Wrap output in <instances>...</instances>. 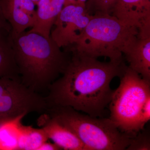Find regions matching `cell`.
Here are the masks:
<instances>
[{
	"label": "cell",
	"instance_id": "cell-1",
	"mask_svg": "<svg viewBox=\"0 0 150 150\" xmlns=\"http://www.w3.org/2000/svg\"><path fill=\"white\" fill-rule=\"evenodd\" d=\"M64 72L49 86L46 98L49 108L69 106L90 116L103 118L114 90L111 81L123 72L121 62H102L71 51Z\"/></svg>",
	"mask_w": 150,
	"mask_h": 150
},
{
	"label": "cell",
	"instance_id": "cell-2",
	"mask_svg": "<svg viewBox=\"0 0 150 150\" xmlns=\"http://www.w3.org/2000/svg\"><path fill=\"white\" fill-rule=\"evenodd\" d=\"M11 39L21 82L38 93H48L67 68L70 52L62 51L51 37L30 30L11 32Z\"/></svg>",
	"mask_w": 150,
	"mask_h": 150
},
{
	"label": "cell",
	"instance_id": "cell-3",
	"mask_svg": "<svg viewBox=\"0 0 150 150\" xmlns=\"http://www.w3.org/2000/svg\"><path fill=\"white\" fill-rule=\"evenodd\" d=\"M139 35L137 28L126 25L112 15L95 14L80 37L66 51L95 59L105 57L112 62H121L124 61V46Z\"/></svg>",
	"mask_w": 150,
	"mask_h": 150
},
{
	"label": "cell",
	"instance_id": "cell-4",
	"mask_svg": "<svg viewBox=\"0 0 150 150\" xmlns=\"http://www.w3.org/2000/svg\"><path fill=\"white\" fill-rule=\"evenodd\" d=\"M46 112L71 129L88 150H126L133 137L109 118L91 117L69 106H51Z\"/></svg>",
	"mask_w": 150,
	"mask_h": 150
},
{
	"label": "cell",
	"instance_id": "cell-5",
	"mask_svg": "<svg viewBox=\"0 0 150 150\" xmlns=\"http://www.w3.org/2000/svg\"><path fill=\"white\" fill-rule=\"evenodd\" d=\"M119 86L114 90L109 103V118L123 133L134 137L139 132V118L150 98V81L125 65L119 76Z\"/></svg>",
	"mask_w": 150,
	"mask_h": 150
},
{
	"label": "cell",
	"instance_id": "cell-6",
	"mask_svg": "<svg viewBox=\"0 0 150 150\" xmlns=\"http://www.w3.org/2000/svg\"><path fill=\"white\" fill-rule=\"evenodd\" d=\"M46 96L33 91L21 81L0 78V122L33 112H46Z\"/></svg>",
	"mask_w": 150,
	"mask_h": 150
},
{
	"label": "cell",
	"instance_id": "cell-7",
	"mask_svg": "<svg viewBox=\"0 0 150 150\" xmlns=\"http://www.w3.org/2000/svg\"><path fill=\"white\" fill-rule=\"evenodd\" d=\"M92 16L88 13L86 6H64L54 22L50 37L59 47L66 50L80 37Z\"/></svg>",
	"mask_w": 150,
	"mask_h": 150
},
{
	"label": "cell",
	"instance_id": "cell-8",
	"mask_svg": "<svg viewBox=\"0 0 150 150\" xmlns=\"http://www.w3.org/2000/svg\"><path fill=\"white\" fill-rule=\"evenodd\" d=\"M111 15L139 30V37H150V0H118Z\"/></svg>",
	"mask_w": 150,
	"mask_h": 150
},
{
	"label": "cell",
	"instance_id": "cell-9",
	"mask_svg": "<svg viewBox=\"0 0 150 150\" xmlns=\"http://www.w3.org/2000/svg\"><path fill=\"white\" fill-rule=\"evenodd\" d=\"M35 6L31 0H0V9L11 25V32L18 34L34 26L37 19Z\"/></svg>",
	"mask_w": 150,
	"mask_h": 150
},
{
	"label": "cell",
	"instance_id": "cell-10",
	"mask_svg": "<svg viewBox=\"0 0 150 150\" xmlns=\"http://www.w3.org/2000/svg\"><path fill=\"white\" fill-rule=\"evenodd\" d=\"M37 124L62 150H88L71 129L47 112L40 114Z\"/></svg>",
	"mask_w": 150,
	"mask_h": 150
},
{
	"label": "cell",
	"instance_id": "cell-11",
	"mask_svg": "<svg viewBox=\"0 0 150 150\" xmlns=\"http://www.w3.org/2000/svg\"><path fill=\"white\" fill-rule=\"evenodd\" d=\"M122 53L130 69L150 81V37L133 38L124 46Z\"/></svg>",
	"mask_w": 150,
	"mask_h": 150
},
{
	"label": "cell",
	"instance_id": "cell-12",
	"mask_svg": "<svg viewBox=\"0 0 150 150\" xmlns=\"http://www.w3.org/2000/svg\"><path fill=\"white\" fill-rule=\"evenodd\" d=\"M65 0H39L37 3V19L30 31L44 37H50L54 22L64 6Z\"/></svg>",
	"mask_w": 150,
	"mask_h": 150
},
{
	"label": "cell",
	"instance_id": "cell-13",
	"mask_svg": "<svg viewBox=\"0 0 150 150\" xmlns=\"http://www.w3.org/2000/svg\"><path fill=\"white\" fill-rule=\"evenodd\" d=\"M11 32L0 27V78L21 81L11 42Z\"/></svg>",
	"mask_w": 150,
	"mask_h": 150
},
{
	"label": "cell",
	"instance_id": "cell-14",
	"mask_svg": "<svg viewBox=\"0 0 150 150\" xmlns=\"http://www.w3.org/2000/svg\"><path fill=\"white\" fill-rule=\"evenodd\" d=\"M25 116L0 122V150H18L20 129Z\"/></svg>",
	"mask_w": 150,
	"mask_h": 150
},
{
	"label": "cell",
	"instance_id": "cell-15",
	"mask_svg": "<svg viewBox=\"0 0 150 150\" xmlns=\"http://www.w3.org/2000/svg\"><path fill=\"white\" fill-rule=\"evenodd\" d=\"M49 139L42 128L24 126L20 129L18 150H38L44 142Z\"/></svg>",
	"mask_w": 150,
	"mask_h": 150
},
{
	"label": "cell",
	"instance_id": "cell-16",
	"mask_svg": "<svg viewBox=\"0 0 150 150\" xmlns=\"http://www.w3.org/2000/svg\"><path fill=\"white\" fill-rule=\"evenodd\" d=\"M118 0H88L86 4L88 13L91 15L97 13L111 14Z\"/></svg>",
	"mask_w": 150,
	"mask_h": 150
},
{
	"label": "cell",
	"instance_id": "cell-17",
	"mask_svg": "<svg viewBox=\"0 0 150 150\" xmlns=\"http://www.w3.org/2000/svg\"><path fill=\"white\" fill-rule=\"evenodd\" d=\"M150 135L148 131H139L132 137L131 143L126 150H150Z\"/></svg>",
	"mask_w": 150,
	"mask_h": 150
},
{
	"label": "cell",
	"instance_id": "cell-18",
	"mask_svg": "<svg viewBox=\"0 0 150 150\" xmlns=\"http://www.w3.org/2000/svg\"><path fill=\"white\" fill-rule=\"evenodd\" d=\"M150 119V98L147 100L142 108L139 121V131L144 130L145 125Z\"/></svg>",
	"mask_w": 150,
	"mask_h": 150
},
{
	"label": "cell",
	"instance_id": "cell-19",
	"mask_svg": "<svg viewBox=\"0 0 150 150\" xmlns=\"http://www.w3.org/2000/svg\"><path fill=\"white\" fill-rule=\"evenodd\" d=\"M62 150L59 146L54 143L48 142V141L44 142L38 148V150Z\"/></svg>",
	"mask_w": 150,
	"mask_h": 150
},
{
	"label": "cell",
	"instance_id": "cell-20",
	"mask_svg": "<svg viewBox=\"0 0 150 150\" xmlns=\"http://www.w3.org/2000/svg\"><path fill=\"white\" fill-rule=\"evenodd\" d=\"M0 27L4 28L9 31H11V28L8 23L6 21L3 16L1 9H0Z\"/></svg>",
	"mask_w": 150,
	"mask_h": 150
},
{
	"label": "cell",
	"instance_id": "cell-21",
	"mask_svg": "<svg viewBox=\"0 0 150 150\" xmlns=\"http://www.w3.org/2000/svg\"><path fill=\"white\" fill-rule=\"evenodd\" d=\"M69 5H78L77 0H65L64 6Z\"/></svg>",
	"mask_w": 150,
	"mask_h": 150
},
{
	"label": "cell",
	"instance_id": "cell-22",
	"mask_svg": "<svg viewBox=\"0 0 150 150\" xmlns=\"http://www.w3.org/2000/svg\"><path fill=\"white\" fill-rule=\"evenodd\" d=\"M88 0H77V3L78 5L86 6V3Z\"/></svg>",
	"mask_w": 150,
	"mask_h": 150
},
{
	"label": "cell",
	"instance_id": "cell-23",
	"mask_svg": "<svg viewBox=\"0 0 150 150\" xmlns=\"http://www.w3.org/2000/svg\"><path fill=\"white\" fill-rule=\"evenodd\" d=\"M31 1L34 3L35 5H37V3H38V1H39V0H31Z\"/></svg>",
	"mask_w": 150,
	"mask_h": 150
}]
</instances>
